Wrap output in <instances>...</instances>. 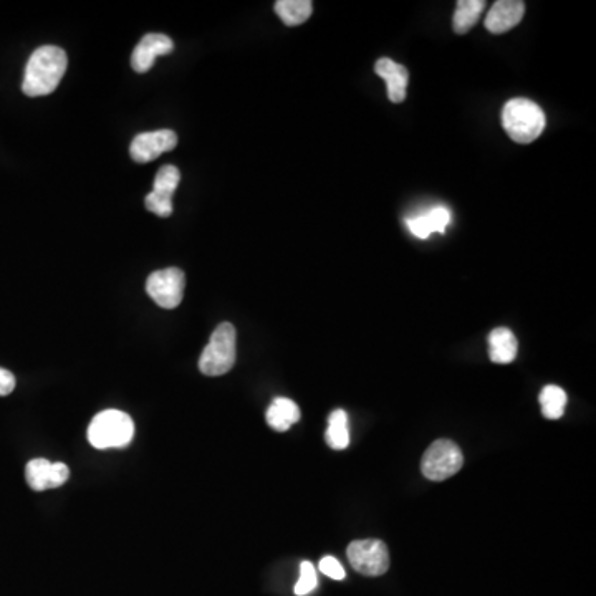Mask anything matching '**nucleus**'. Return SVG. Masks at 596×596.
I'll use <instances>...</instances> for the list:
<instances>
[{"label": "nucleus", "instance_id": "obj_1", "mask_svg": "<svg viewBox=\"0 0 596 596\" xmlns=\"http://www.w3.org/2000/svg\"><path fill=\"white\" fill-rule=\"evenodd\" d=\"M67 53L55 45H44L30 55L25 67L22 92L27 97H47L57 90L67 72Z\"/></svg>", "mask_w": 596, "mask_h": 596}, {"label": "nucleus", "instance_id": "obj_2", "mask_svg": "<svg viewBox=\"0 0 596 596\" xmlns=\"http://www.w3.org/2000/svg\"><path fill=\"white\" fill-rule=\"evenodd\" d=\"M502 126L510 140L519 145H529L544 133V110L532 100L514 98L505 103L502 110Z\"/></svg>", "mask_w": 596, "mask_h": 596}, {"label": "nucleus", "instance_id": "obj_3", "mask_svg": "<svg viewBox=\"0 0 596 596\" xmlns=\"http://www.w3.org/2000/svg\"><path fill=\"white\" fill-rule=\"evenodd\" d=\"M236 328L232 323H221L211 335L199 358L202 375L222 376L236 365Z\"/></svg>", "mask_w": 596, "mask_h": 596}, {"label": "nucleus", "instance_id": "obj_4", "mask_svg": "<svg viewBox=\"0 0 596 596\" xmlns=\"http://www.w3.org/2000/svg\"><path fill=\"white\" fill-rule=\"evenodd\" d=\"M133 436H135L133 419L118 409L101 411L93 418L88 428V441L97 449L128 446Z\"/></svg>", "mask_w": 596, "mask_h": 596}, {"label": "nucleus", "instance_id": "obj_5", "mask_svg": "<svg viewBox=\"0 0 596 596\" xmlns=\"http://www.w3.org/2000/svg\"><path fill=\"white\" fill-rule=\"evenodd\" d=\"M464 464V456L456 443L449 439H439L428 447L421 461V472L429 481H446L456 476Z\"/></svg>", "mask_w": 596, "mask_h": 596}, {"label": "nucleus", "instance_id": "obj_6", "mask_svg": "<svg viewBox=\"0 0 596 596\" xmlns=\"http://www.w3.org/2000/svg\"><path fill=\"white\" fill-rule=\"evenodd\" d=\"M348 560L356 572L366 577H380L390 568V552L378 539L355 540L347 548Z\"/></svg>", "mask_w": 596, "mask_h": 596}, {"label": "nucleus", "instance_id": "obj_7", "mask_svg": "<svg viewBox=\"0 0 596 596\" xmlns=\"http://www.w3.org/2000/svg\"><path fill=\"white\" fill-rule=\"evenodd\" d=\"M186 275L181 269H164L153 272L146 282V292L159 307L173 310L183 302Z\"/></svg>", "mask_w": 596, "mask_h": 596}, {"label": "nucleus", "instance_id": "obj_8", "mask_svg": "<svg viewBox=\"0 0 596 596\" xmlns=\"http://www.w3.org/2000/svg\"><path fill=\"white\" fill-rule=\"evenodd\" d=\"M178 146V135L171 130L148 131L136 136L130 146L131 158L138 164L151 163Z\"/></svg>", "mask_w": 596, "mask_h": 596}, {"label": "nucleus", "instance_id": "obj_9", "mask_svg": "<svg viewBox=\"0 0 596 596\" xmlns=\"http://www.w3.org/2000/svg\"><path fill=\"white\" fill-rule=\"evenodd\" d=\"M70 477V469L63 462H50L47 459H32L25 467V479L30 489L42 492L63 486Z\"/></svg>", "mask_w": 596, "mask_h": 596}, {"label": "nucleus", "instance_id": "obj_10", "mask_svg": "<svg viewBox=\"0 0 596 596\" xmlns=\"http://www.w3.org/2000/svg\"><path fill=\"white\" fill-rule=\"evenodd\" d=\"M174 50V42L164 34H148L136 45L131 67L136 73H146L153 68L154 60L161 55H169Z\"/></svg>", "mask_w": 596, "mask_h": 596}, {"label": "nucleus", "instance_id": "obj_11", "mask_svg": "<svg viewBox=\"0 0 596 596\" xmlns=\"http://www.w3.org/2000/svg\"><path fill=\"white\" fill-rule=\"evenodd\" d=\"M525 4L520 0H499L486 17V29L491 34H505L524 19Z\"/></svg>", "mask_w": 596, "mask_h": 596}, {"label": "nucleus", "instance_id": "obj_12", "mask_svg": "<svg viewBox=\"0 0 596 596\" xmlns=\"http://www.w3.org/2000/svg\"><path fill=\"white\" fill-rule=\"evenodd\" d=\"M375 72L388 85V98L393 103H403L406 100V87L409 82L408 68L399 65L391 58H380L376 62Z\"/></svg>", "mask_w": 596, "mask_h": 596}, {"label": "nucleus", "instance_id": "obj_13", "mask_svg": "<svg viewBox=\"0 0 596 596\" xmlns=\"http://www.w3.org/2000/svg\"><path fill=\"white\" fill-rule=\"evenodd\" d=\"M519 342L509 328L499 327L489 335V358L497 365H509L517 358Z\"/></svg>", "mask_w": 596, "mask_h": 596}, {"label": "nucleus", "instance_id": "obj_14", "mask_svg": "<svg viewBox=\"0 0 596 596\" xmlns=\"http://www.w3.org/2000/svg\"><path fill=\"white\" fill-rule=\"evenodd\" d=\"M300 421V409L289 398H275L267 409V424L270 428L285 433Z\"/></svg>", "mask_w": 596, "mask_h": 596}, {"label": "nucleus", "instance_id": "obj_15", "mask_svg": "<svg viewBox=\"0 0 596 596\" xmlns=\"http://www.w3.org/2000/svg\"><path fill=\"white\" fill-rule=\"evenodd\" d=\"M484 7H486L484 0H459L452 19V27L456 30V34H467L477 24V20L484 12Z\"/></svg>", "mask_w": 596, "mask_h": 596}, {"label": "nucleus", "instance_id": "obj_16", "mask_svg": "<svg viewBox=\"0 0 596 596\" xmlns=\"http://www.w3.org/2000/svg\"><path fill=\"white\" fill-rule=\"evenodd\" d=\"M328 446L335 451H343L350 444V429H348V414L343 409H335L328 416V428L325 433Z\"/></svg>", "mask_w": 596, "mask_h": 596}, {"label": "nucleus", "instance_id": "obj_17", "mask_svg": "<svg viewBox=\"0 0 596 596\" xmlns=\"http://www.w3.org/2000/svg\"><path fill=\"white\" fill-rule=\"evenodd\" d=\"M275 12L285 25L295 27L307 22L312 15L313 4L310 0H279L275 2Z\"/></svg>", "mask_w": 596, "mask_h": 596}, {"label": "nucleus", "instance_id": "obj_18", "mask_svg": "<svg viewBox=\"0 0 596 596\" xmlns=\"http://www.w3.org/2000/svg\"><path fill=\"white\" fill-rule=\"evenodd\" d=\"M539 399L540 406H542V414H544L545 418L560 419L565 414L567 393L560 386H545L542 393H540Z\"/></svg>", "mask_w": 596, "mask_h": 596}, {"label": "nucleus", "instance_id": "obj_19", "mask_svg": "<svg viewBox=\"0 0 596 596\" xmlns=\"http://www.w3.org/2000/svg\"><path fill=\"white\" fill-rule=\"evenodd\" d=\"M179 179H181L179 169L176 168V166H171V164H166V166L159 169L158 174H156L153 191H151V193L156 194L159 198L173 201V194L176 193V189H178Z\"/></svg>", "mask_w": 596, "mask_h": 596}, {"label": "nucleus", "instance_id": "obj_20", "mask_svg": "<svg viewBox=\"0 0 596 596\" xmlns=\"http://www.w3.org/2000/svg\"><path fill=\"white\" fill-rule=\"evenodd\" d=\"M317 572L310 562H302L300 565V578L298 583L295 585V595L307 596L317 588Z\"/></svg>", "mask_w": 596, "mask_h": 596}, {"label": "nucleus", "instance_id": "obj_21", "mask_svg": "<svg viewBox=\"0 0 596 596\" xmlns=\"http://www.w3.org/2000/svg\"><path fill=\"white\" fill-rule=\"evenodd\" d=\"M146 209L159 217H169L173 214V201L159 198L156 194L149 193L145 199Z\"/></svg>", "mask_w": 596, "mask_h": 596}, {"label": "nucleus", "instance_id": "obj_22", "mask_svg": "<svg viewBox=\"0 0 596 596\" xmlns=\"http://www.w3.org/2000/svg\"><path fill=\"white\" fill-rule=\"evenodd\" d=\"M426 217H428L431 231L441 232V234H444L446 227L449 226V222H451V212H449V209H446V207H434L433 211H429L428 214H426Z\"/></svg>", "mask_w": 596, "mask_h": 596}, {"label": "nucleus", "instance_id": "obj_23", "mask_svg": "<svg viewBox=\"0 0 596 596\" xmlns=\"http://www.w3.org/2000/svg\"><path fill=\"white\" fill-rule=\"evenodd\" d=\"M320 572L325 573L332 580H343L345 578V568L335 557H325L320 560Z\"/></svg>", "mask_w": 596, "mask_h": 596}, {"label": "nucleus", "instance_id": "obj_24", "mask_svg": "<svg viewBox=\"0 0 596 596\" xmlns=\"http://www.w3.org/2000/svg\"><path fill=\"white\" fill-rule=\"evenodd\" d=\"M408 227L411 234L418 237V239H428V237L433 234L426 214H424V216L411 217V219H408Z\"/></svg>", "mask_w": 596, "mask_h": 596}, {"label": "nucleus", "instance_id": "obj_25", "mask_svg": "<svg viewBox=\"0 0 596 596\" xmlns=\"http://www.w3.org/2000/svg\"><path fill=\"white\" fill-rule=\"evenodd\" d=\"M15 390V376L9 370L0 368V396H7Z\"/></svg>", "mask_w": 596, "mask_h": 596}]
</instances>
